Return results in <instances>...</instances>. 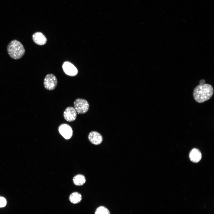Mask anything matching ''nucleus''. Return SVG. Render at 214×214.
Returning <instances> with one entry per match:
<instances>
[{"mask_svg":"<svg viewBox=\"0 0 214 214\" xmlns=\"http://www.w3.org/2000/svg\"><path fill=\"white\" fill-rule=\"evenodd\" d=\"M7 203L5 199L2 197H0V207H4Z\"/></svg>","mask_w":214,"mask_h":214,"instance_id":"obj_14","label":"nucleus"},{"mask_svg":"<svg viewBox=\"0 0 214 214\" xmlns=\"http://www.w3.org/2000/svg\"><path fill=\"white\" fill-rule=\"evenodd\" d=\"M95 214H110L109 210L106 207L100 206L96 209Z\"/></svg>","mask_w":214,"mask_h":214,"instance_id":"obj_13","label":"nucleus"},{"mask_svg":"<svg viewBox=\"0 0 214 214\" xmlns=\"http://www.w3.org/2000/svg\"><path fill=\"white\" fill-rule=\"evenodd\" d=\"M82 199L81 195L77 192L72 193L69 196L70 201L74 204H77L80 202Z\"/></svg>","mask_w":214,"mask_h":214,"instance_id":"obj_12","label":"nucleus"},{"mask_svg":"<svg viewBox=\"0 0 214 214\" xmlns=\"http://www.w3.org/2000/svg\"><path fill=\"white\" fill-rule=\"evenodd\" d=\"M213 89L209 84H199L194 89L193 96L195 100L198 103H203L209 99L213 96Z\"/></svg>","mask_w":214,"mask_h":214,"instance_id":"obj_1","label":"nucleus"},{"mask_svg":"<svg viewBox=\"0 0 214 214\" xmlns=\"http://www.w3.org/2000/svg\"><path fill=\"white\" fill-rule=\"evenodd\" d=\"M200 84H205V81L204 80H202L199 82Z\"/></svg>","mask_w":214,"mask_h":214,"instance_id":"obj_15","label":"nucleus"},{"mask_svg":"<svg viewBox=\"0 0 214 214\" xmlns=\"http://www.w3.org/2000/svg\"><path fill=\"white\" fill-rule=\"evenodd\" d=\"M60 134L66 139H70L73 135L72 128L68 124L64 123L61 124L58 128Z\"/></svg>","mask_w":214,"mask_h":214,"instance_id":"obj_5","label":"nucleus"},{"mask_svg":"<svg viewBox=\"0 0 214 214\" xmlns=\"http://www.w3.org/2000/svg\"><path fill=\"white\" fill-rule=\"evenodd\" d=\"M89 141L92 144L98 145L102 142L103 139L101 134L96 131H92L89 134L88 136Z\"/></svg>","mask_w":214,"mask_h":214,"instance_id":"obj_8","label":"nucleus"},{"mask_svg":"<svg viewBox=\"0 0 214 214\" xmlns=\"http://www.w3.org/2000/svg\"><path fill=\"white\" fill-rule=\"evenodd\" d=\"M32 39L34 43L39 45H43L45 44L47 39L42 33L37 32L32 35Z\"/></svg>","mask_w":214,"mask_h":214,"instance_id":"obj_9","label":"nucleus"},{"mask_svg":"<svg viewBox=\"0 0 214 214\" xmlns=\"http://www.w3.org/2000/svg\"><path fill=\"white\" fill-rule=\"evenodd\" d=\"M74 108L78 113L83 114L86 113L89 108V104L85 99L81 98L76 99L74 103Z\"/></svg>","mask_w":214,"mask_h":214,"instance_id":"obj_3","label":"nucleus"},{"mask_svg":"<svg viewBox=\"0 0 214 214\" xmlns=\"http://www.w3.org/2000/svg\"><path fill=\"white\" fill-rule=\"evenodd\" d=\"M43 84L46 89L48 90H52L54 89L57 86V79L54 75L49 74L45 77Z\"/></svg>","mask_w":214,"mask_h":214,"instance_id":"obj_4","label":"nucleus"},{"mask_svg":"<svg viewBox=\"0 0 214 214\" xmlns=\"http://www.w3.org/2000/svg\"><path fill=\"white\" fill-rule=\"evenodd\" d=\"M62 67L65 73L70 76H75L78 73L76 68L70 62H64L63 64Z\"/></svg>","mask_w":214,"mask_h":214,"instance_id":"obj_6","label":"nucleus"},{"mask_svg":"<svg viewBox=\"0 0 214 214\" xmlns=\"http://www.w3.org/2000/svg\"><path fill=\"white\" fill-rule=\"evenodd\" d=\"M63 116L64 119L67 121H73L77 117L76 111L73 107H68L64 111Z\"/></svg>","mask_w":214,"mask_h":214,"instance_id":"obj_7","label":"nucleus"},{"mask_svg":"<svg viewBox=\"0 0 214 214\" xmlns=\"http://www.w3.org/2000/svg\"><path fill=\"white\" fill-rule=\"evenodd\" d=\"M7 51L10 56L15 59H20L25 53L23 45L20 41L16 40H12L9 43L7 47Z\"/></svg>","mask_w":214,"mask_h":214,"instance_id":"obj_2","label":"nucleus"},{"mask_svg":"<svg viewBox=\"0 0 214 214\" xmlns=\"http://www.w3.org/2000/svg\"><path fill=\"white\" fill-rule=\"evenodd\" d=\"M86 181L85 176L81 174L76 175L73 178V182L76 185H82L85 183Z\"/></svg>","mask_w":214,"mask_h":214,"instance_id":"obj_11","label":"nucleus"},{"mask_svg":"<svg viewBox=\"0 0 214 214\" xmlns=\"http://www.w3.org/2000/svg\"><path fill=\"white\" fill-rule=\"evenodd\" d=\"M189 157L191 161L193 162L197 163L201 159L202 154L198 149L193 148L190 151Z\"/></svg>","mask_w":214,"mask_h":214,"instance_id":"obj_10","label":"nucleus"}]
</instances>
